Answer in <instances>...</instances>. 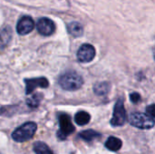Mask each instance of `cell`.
<instances>
[{
    "label": "cell",
    "instance_id": "1",
    "mask_svg": "<svg viewBox=\"0 0 155 154\" xmlns=\"http://www.w3.org/2000/svg\"><path fill=\"white\" fill-rule=\"evenodd\" d=\"M84 81L83 78L76 73L69 72L63 74L59 78L60 86L66 91H75L81 88Z\"/></svg>",
    "mask_w": 155,
    "mask_h": 154
},
{
    "label": "cell",
    "instance_id": "2",
    "mask_svg": "<svg viewBox=\"0 0 155 154\" xmlns=\"http://www.w3.org/2000/svg\"><path fill=\"white\" fill-rule=\"evenodd\" d=\"M36 129L37 126L35 123H26L15 130V132L12 133V138L15 142L17 143H24L29 141L35 135Z\"/></svg>",
    "mask_w": 155,
    "mask_h": 154
},
{
    "label": "cell",
    "instance_id": "3",
    "mask_svg": "<svg viewBox=\"0 0 155 154\" xmlns=\"http://www.w3.org/2000/svg\"><path fill=\"white\" fill-rule=\"evenodd\" d=\"M129 122L133 126L143 130L152 129L154 126V120L143 113H132L129 117Z\"/></svg>",
    "mask_w": 155,
    "mask_h": 154
},
{
    "label": "cell",
    "instance_id": "4",
    "mask_svg": "<svg viewBox=\"0 0 155 154\" xmlns=\"http://www.w3.org/2000/svg\"><path fill=\"white\" fill-rule=\"evenodd\" d=\"M125 121H126V113H125V109H124V99L121 98L117 101V103L114 106V116L111 120V124L114 127L122 126L124 124Z\"/></svg>",
    "mask_w": 155,
    "mask_h": 154
},
{
    "label": "cell",
    "instance_id": "5",
    "mask_svg": "<svg viewBox=\"0 0 155 154\" xmlns=\"http://www.w3.org/2000/svg\"><path fill=\"white\" fill-rule=\"evenodd\" d=\"M59 125H60V130L58 131V137L61 140H64L67 135L72 134L75 130L74 126L71 122L70 117L64 113L59 116Z\"/></svg>",
    "mask_w": 155,
    "mask_h": 154
},
{
    "label": "cell",
    "instance_id": "6",
    "mask_svg": "<svg viewBox=\"0 0 155 154\" xmlns=\"http://www.w3.org/2000/svg\"><path fill=\"white\" fill-rule=\"evenodd\" d=\"M95 56V49L92 44H83L77 52V59L81 63H89Z\"/></svg>",
    "mask_w": 155,
    "mask_h": 154
},
{
    "label": "cell",
    "instance_id": "7",
    "mask_svg": "<svg viewBox=\"0 0 155 154\" xmlns=\"http://www.w3.org/2000/svg\"><path fill=\"white\" fill-rule=\"evenodd\" d=\"M36 28L39 34H41L42 35L47 36V35H51L54 33L55 26H54V22L51 19L47 17H43L38 20Z\"/></svg>",
    "mask_w": 155,
    "mask_h": 154
},
{
    "label": "cell",
    "instance_id": "8",
    "mask_svg": "<svg viewBox=\"0 0 155 154\" xmlns=\"http://www.w3.org/2000/svg\"><path fill=\"white\" fill-rule=\"evenodd\" d=\"M34 27H35V23H34V20L32 19V17L25 15V16H23L17 22L16 31L19 34L25 35V34H27L30 32H32Z\"/></svg>",
    "mask_w": 155,
    "mask_h": 154
},
{
    "label": "cell",
    "instance_id": "9",
    "mask_svg": "<svg viewBox=\"0 0 155 154\" xmlns=\"http://www.w3.org/2000/svg\"><path fill=\"white\" fill-rule=\"evenodd\" d=\"M25 92L27 94L31 93L35 88L37 87H42V88H46L49 85L48 80L45 77H40V78H32V79H25Z\"/></svg>",
    "mask_w": 155,
    "mask_h": 154
},
{
    "label": "cell",
    "instance_id": "10",
    "mask_svg": "<svg viewBox=\"0 0 155 154\" xmlns=\"http://www.w3.org/2000/svg\"><path fill=\"white\" fill-rule=\"evenodd\" d=\"M12 37V29L10 26L6 25L0 31V50L4 49Z\"/></svg>",
    "mask_w": 155,
    "mask_h": 154
},
{
    "label": "cell",
    "instance_id": "11",
    "mask_svg": "<svg viewBox=\"0 0 155 154\" xmlns=\"http://www.w3.org/2000/svg\"><path fill=\"white\" fill-rule=\"evenodd\" d=\"M122 141L116 137H109L107 139V141L105 142V147L110 150V151H113V152H116V151H119L122 147Z\"/></svg>",
    "mask_w": 155,
    "mask_h": 154
},
{
    "label": "cell",
    "instance_id": "12",
    "mask_svg": "<svg viewBox=\"0 0 155 154\" xmlns=\"http://www.w3.org/2000/svg\"><path fill=\"white\" fill-rule=\"evenodd\" d=\"M68 32L74 37H79L84 33L83 25L78 22H72L68 25Z\"/></svg>",
    "mask_w": 155,
    "mask_h": 154
},
{
    "label": "cell",
    "instance_id": "13",
    "mask_svg": "<svg viewBox=\"0 0 155 154\" xmlns=\"http://www.w3.org/2000/svg\"><path fill=\"white\" fill-rule=\"evenodd\" d=\"M90 120H91L90 114L86 112H84V111L78 112L74 116V121H75L76 124H78L80 126L87 124L90 122Z\"/></svg>",
    "mask_w": 155,
    "mask_h": 154
},
{
    "label": "cell",
    "instance_id": "14",
    "mask_svg": "<svg viewBox=\"0 0 155 154\" xmlns=\"http://www.w3.org/2000/svg\"><path fill=\"white\" fill-rule=\"evenodd\" d=\"M94 91L97 95H105L110 91V84L106 82L98 83L94 85Z\"/></svg>",
    "mask_w": 155,
    "mask_h": 154
},
{
    "label": "cell",
    "instance_id": "15",
    "mask_svg": "<svg viewBox=\"0 0 155 154\" xmlns=\"http://www.w3.org/2000/svg\"><path fill=\"white\" fill-rule=\"evenodd\" d=\"M79 136L85 142H92L99 137H101V134H99L98 133L93 131V130H86V131H84L82 132Z\"/></svg>",
    "mask_w": 155,
    "mask_h": 154
},
{
    "label": "cell",
    "instance_id": "16",
    "mask_svg": "<svg viewBox=\"0 0 155 154\" xmlns=\"http://www.w3.org/2000/svg\"><path fill=\"white\" fill-rule=\"evenodd\" d=\"M34 151L36 154H53L50 148L42 142H36L34 144Z\"/></svg>",
    "mask_w": 155,
    "mask_h": 154
},
{
    "label": "cell",
    "instance_id": "17",
    "mask_svg": "<svg viewBox=\"0 0 155 154\" xmlns=\"http://www.w3.org/2000/svg\"><path fill=\"white\" fill-rule=\"evenodd\" d=\"M40 97H41V94H38V93L32 95L27 100V104L31 107H36L40 103Z\"/></svg>",
    "mask_w": 155,
    "mask_h": 154
},
{
    "label": "cell",
    "instance_id": "18",
    "mask_svg": "<svg viewBox=\"0 0 155 154\" xmlns=\"http://www.w3.org/2000/svg\"><path fill=\"white\" fill-rule=\"evenodd\" d=\"M130 100L134 103H137L141 100V95L138 93H133L130 95Z\"/></svg>",
    "mask_w": 155,
    "mask_h": 154
},
{
    "label": "cell",
    "instance_id": "19",
    "mask_svg": "<svg viewBox=\"0 0 155 154\" xmlns=\"http://www.w3.org/2000/svg\"><path fill=\"white\" fill-rule=\"evenodd\" d=\"M147 113L151 118L153 119V117H154V104L153 103L147 107Z\"/></svg>",
    "mask_w": 155,
    "mask_h": 154
}]
</instances>
